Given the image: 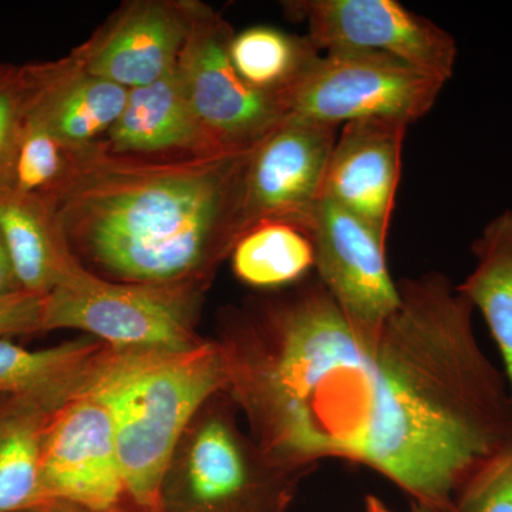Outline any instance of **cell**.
Instances as JSON below:
<instances>
[{"label":"cell","instance_id":"6da1fadb","mask_svg":"<svg viewBox=\"0 0 512 512\" xmlns=\"http://www.w3.org/2000/svg\"><path fill=\"white\" fill-rule=\"evenodd\" d=\"M399 292L373 328L350 322L315 274L229 313L217 340L225 392L272 466L309 476L346 461L412 504L454 512L512 453L511 393L446 275L399 279Z\"/></svg>","mask_w":512,"mask_h":512},{"label":"cell","instance_id":"7a4b0ae2","mask_svg":"<svg viewBox=\"0 0 512 512\" xmlns=\"http://www.w3.org/2000/svg\"><path fill=\"white\" fill-rule=\"evenodd\" d=\"M249 154L126 157L100 143L53 202V214L92 274L204 291L242 234Z\"/></svg>","mask_w":512,"mask_h":512},{"label":"cell","instance_id":"3957f363","mask_svg":"<svg viewBox=\"0 0 512 512\" xmlns=\"http://www.w3.org/2000/svg\"><path fill=\"white\" fill-rule=\"evenodd\" d=\"M92 386L109 404L127 500L163 511L165 478L192 421L227 389L217 342L183 350L109 348Z\"/></svg>","mask_w":512,"mask_h":512},{"label":"cell","instance_id":"277c9868","mask_svg":"<svg viewBox=\"0 0 512 512\" xmlns=\"http://www.w3.org/2000/svg\"><path fill=\"white\" fill-rule=\"evenodd\" d=\"M218 396V394H217ZM217 396L185 433L181 466L165 478L161 512H288L305 474L272 466Z\"/></svg>","mask_w":512,"mask_h":512},{"label":"cell","instance_id":"5b68a950","mask_svg":"<svg viewBox=\"0 0 512 512\" xmlns=\"http://www.w3.org/2000/svg\"><path fill=\"white\" fill-rule=\"evenodd\" d=\"M201 289L106 281L83 269L43 298L42 332L76 329L111 348L183 350L194 333Z\"/></svg>","mask_w":512,"mask_h":512},{"label":"cell","instance_id":"8992f818","mask_svg":"<svg viewBox=\"0 0 512 512\" xmlns=\"http://www.w3.org/2000/svg\"><path fill=\"white\" fill-rule=\"evenodd\" d=\"M446 84L393 56L338 50L322 53L282 101L288 120L335 127L367 119L413 124L433 110Z\"/></svg>","mask_w":512,"mask_h":512},{"label":"cell","instance_id":"52a82bcc","mask_svg":"<svg viewBox=\"0 0 512 512\" xmlns=\"http://www.w3.org/2000/svg\"><path fill=\"white\" fill-rule=\"evenodd\" d=\"M234 29L204 3L194 16L178 57V79L212 144L221 154L248 153L288 120L282 97L256 92L229 57Z\"/></svg>","mask_w":512,"mask_h":512},{"label":"cell","instance_id":"ba28073f","mask_svg":"<svg viewBox=\"0 0 512 512\" xmlns=\"http://www.w3.org/2000/svg\"><path fill=\"white\" fill-rule=\"evenodd\" d=\"M284 8L322 53H383L446 83L454 76L456 39L397 0H293Z\"/></svg>","mask_w":512,"mask_h":512},{"label":"cell","instance_id":"9c48e42d","mask_svg":"<svg viewBox=\"0 0 512 512\" xmlns=\"http://www.w3.org/2000/svg\"><path fill=\"white\" fill-rule=\"evenodd\" d=\"M39 478L40 500L57 498L92 508L130 503L121 476L113 416L92 380L50 414Z\"/></svg>","mask_w":512,"mask_h":512},{"label":"cell","instance_id":"30bf717a","mask_svg":"<svg viewBox=\"0 0 512 512\" xmlns=\"http://www.w3.org/2000/svg\"><path fill=\"white\" fill-rule=\"evenodd\" d=\"M302 227L315 247L313 274L350 322L373 328L396 311L399 281L390 272L387 239L325 198Z\"/></svg>","mask_w":512,"mask_h":512},{"label":"cell","instance_id":"8fae6325","mask_svg":"<svg viewBox=\"0 0 512 512\" xmlns=\"http://www.w3.org/2000/svg\"><path fill=\"white\" fill-rule=\"evenodd\" d=\"M339 128L286 120L251 151L242 190V234L262 221L303 224L322 198Z\"/></svg>","mask_w":512,"mask_h":512},{"label":"cell","instance_id":"7c38bea8","mask_svg":"<svg viewBox=\"0 0 512 512\" xmlns=\"http://www.w3.org/2000/svg\"><path fill=\"white\" fill-rule=\"evenodd\" d=\"M195 0L123 3L70 55L84 69L127 90L157 82L177 66Z\"/></svg>","mask_w":512,"mask_h":512},{"label":"cell","instance_id":"4fadbf2b","mask_svg":"<svg viewBox=\"0 0 512 512\" xmlns=\"http://www.w3.org/2000/svg\"><path fill=\"white\" fill-rule=\"evenodd\" d=\"M410 124L402 120L350 121L339 128L322 198L355 215L389 239L403 147Z\"/></svg>","mask_w":512,"mask_h":512},{"label":"cell","instance_id":"5bb4252c","mask_svg":"<svg viewBox=\"0 0 512 512\" xmlns=\"http://www.w3.org/2000/svg\"><path fill=\"white\" fill-rule=\"evenodd\" d=\"M28 117L77 150H92L110 133L128 92L84 69L72 55L20 66Z\"/></svg>","mask_w":512,"mask_h":512},{"label":"cell","instance_id":"9a60e30c","mask_svg":"<svg viewBox=\"0 0 512 512\" xmlns=\"http://www.w3.org/2000/svg\"><path fill=\"white\" fill-rule=\"evenodd\" d=\"M101 146L126 157L221 156L195 117L175 67L157 82L128 92L126 107Z\"/></svg>","mask_w":512,"mask_h":512},{"label":"cell","instance_id":"2e32d148","mask_svg":"<svg viewBox=\"0 0 512 512\" xmlns=\"http://www.w3.org/2000/svg\"><path fill=\"white\" fill-rule=\"evenodd\" d=\"M109 348L94 338L37 350L0 339V396L29 397L55 412L86 389Z\"/></svg>","mask_w":512,"mask_h":512},{"label":"cell","instance_id":"e0dca14e","mask_svg":"<svg viewBox=\"0 0 512 512\" xmlns=\"http://www.w3.org/2000/svg\"><path fill=\"white\" fill-rule=\"evenodd\" d=\"M0 232L25 292L49 295L84 269L43 202L0 192Z\"/></svg>","mask_w":512,"mask_h":512},{"label":"cell","instance_id":"ac0fdd59","mask_svg":"<svg viewBox=\"0 0 512 512\" xmlns=\"http://www.w3.org/2000/svg\"><path fill=\"white\" fill-rule=\"evenodd\" d=\"M474 266L457 291L483 316L512 399V210L495 215L471 244Z\"/></svg>","mask_w":512,"mask_h":512},{"label":"cell","instance_id":"d6986e66","mask_svg":"<svg viewBox=\"0 0 512 512\" xmlns=\"http://www.w3.org/2000/svg\"><path fill=\"white\" fill-rule=\"evenodd\" d=\"M232 271L242 284L255 289L291 288L315 272V247L302 225L262 221L235 242Z\"/></svg>","mask_w":512,"mask_h":512},{"label":"cell","instance_id":"ffe728a7","mask_svg":"<svg viewBox=\"0 0 512 512\" xmlns=\"http://www.w3.org/2000/svg\"><path fill=\"white\" fill-rule=\"evenodd\" d=\"M52 413L29 397L0 396V512L40 500V451Z\"/></svg>","mask_w":512,"mask_h":512},{"label":"cell","instance_id":"44dd1931","mask_svg":"<svg viewBox=\"0 0 512 512\" xmlns=\"http://www.w3.org/2000/svg\"><path fill=\"white\" fill-rule=\"evenodd\" d=\"M322 52L308 36H296L271 26H252L234 33L229 57L249 87L282 97L319 59Z\"/></svg>","mask_w":512,"mask_h":512},{"label":"cell","instance_id":"7402d4cb","mask_svg":"<svg viewBox=\"0 0 512 512\" xmlns=\"http://www.w3.org/2000/svg\"><path fill=\"white\" fill-rule=\"evenodd\" d=\"M92 150L70 147L28 117L8 170L0 181V192L52 207Z\"/></svg>","mask_w":512,"mask_h":512},{"label":"cell","instance_id":"603a6c76","mask_svg":"<svg viewBox=\"0 0 512 512\" xmlns=\"http://www.w3.org/2000/svg\"><path fill=\"white\" fill-rule=\"evenodd\" d=\"M28 119L25 82L20 66L0 64V181L8 170Z\"/></svg>","mask_w":512,"mask_h":512},{"label":"cell","instance_id":"cb8c5ba5","mask_svg":"<svg viewBox=\"0 0 512 512\" xmlns=\"http://www.w3.org/2000/svg\"><path fill=\"white\" fill-rule=\"evenodd\" d=\"M454 512H512V453L468 485Z\"/></svg>","mask_w":512,"mask_h":512},{"label":"cell","instance_id":"d4e9b609","mask_svg":"<svg viewBox=\"0 0 512 512\" xmlns=\"http://www.w3.org/2000/svg\"><path fill=\"white\" fill-rule=\"evenodd\" d=\"M43 298L29 292L0 298V339L42 332Z\"/></svg>","mask_w":512,"mask_h":512},{"label":"cell","instance_id":"484cf974","mask_svg":"<svg viewBox=\"0 0 512 512\" xmlns=\"http://www.w3.org/2000/svg\"><path fill=\"white\" fill-rule=\"evenodd\" d=\"M16 512H146L136 505L126 503L111 508H92L86 505L70 503V501L57 500V498H43Z\"/></svg>","mask_w":512,"mask_h":512},{"label":"cell","instance_id":"4316f807","mask_svg":"<svg viewBox=\"0 0 512 512\" xmlns=\"http://www.w3.org/2000/svg\"><path fill=\"white\" fill-rule=\"evenodd\" d=\"M25 292L20 285L18 275H16L15 265L6 247L5 239L0 232V298L15 295V293Z\"/></svg>","mask_w":512,"mask_h":512},{"label":"cell","instance_id":"83f0119b","mask_svg":"<svg viewBox=\"0 0 512 512\" xmlns=\"http://www.w3.org/2000/svg\"><path fill=\"white\" fill-rule=\"evenodd\" d=\"M413 511L412 512H421L420 508L417 507V505H413ZM365 512H394L390 510L389 507H387L386 504L383 503L382 500H380L379 497H376V495H367L365 500Z\"/></svg>","mask_w":512,"mask_h":512},{"label":"cell","instance_id":"f1b7e54d","mask_svg":"<svg viewBox=\"0 0 512 512\" xmlns=\"http://www.w3.org/2000/svg\"><path fill=\"white\" fill-rule=\"evenodd\" d=\"M413 505H416V504H413ZM417 507L420 508L421 512H434V511H431V510H427V508L420 507V505H417Z\"/></svg>","mask_w":512,"mask_h":512}]
</instances>
